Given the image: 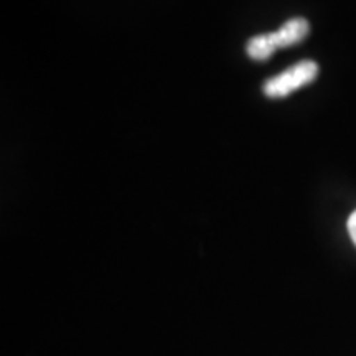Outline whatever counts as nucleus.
Wrapping results in <instances>:
<instances>
[{"label":"nucleus","mask_w":356,"mask_h":356,"mask_svg":"<svg viewBox=\"0 0 356 356\" xmlns=\"http://www.w3.org/2000/svg\"><path fill=\"white\" fill-rule=\"evenodd\" d=\"M317 76L318 65L312 60H304L279 73L277 76L267 79L262 86V91L270 99H280V97H287L297 89L310 84Z\"/></svg>","instance_id":"nucleus-2"},{"label":"nucleus","mask_w":356,"mask_h":356,"mask_svg":"<svg viewBox=\"0 0 356 356\" xmlns=\"http://www.w3.org/2000/svg\"><path fill=\"white\" fill-rule=\"evenodd\" d=\"M309 33V22L302 19V17H296V19L287 20L286 24L273 33H262L252 37L246 44V51L249 58H252L254 61H266L279 48H289L304 42Z\"/></svg>","instance_id":"nucleus-1"},{"label":"nucleus","mask_w":356,"mask_h":356,"mask_svg":"<svg viewBox=\"0 0 356 356\" xmlns=\"http://www.w3.org/2000/svg\"><path fill=\"white\" fill-rule=\"evenodd\" d=\"M348 233H350L351 241H353L355 246H356V210L351 213L350 218H348Z\"/></svg>","instance_id":"nucleus-3"}]
</instances>
